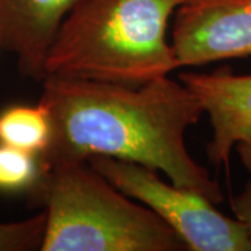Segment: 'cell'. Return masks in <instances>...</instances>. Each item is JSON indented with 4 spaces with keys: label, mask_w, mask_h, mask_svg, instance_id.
Instances as JSON below:
<instances>
[{
    "label": "cell",
    "mask_w": 251,
    "mask_h": 251,
    "mask_svg": "<svg viewBox=\"0 0 251 251\" xmlns=\"http://www.w3.org/2000/svg\"><path fill=\"white\" fill-rule=\"evenodd\" d=\"M44 105L52 135L42 168L110 156L161 171L175 186L197 191L214 204L224 193L209 172L191 158L184 133L205 113L198 97L168 77L143 85L46 75Z\"/></svg>",
    "instance_id": "obj_1"
},
{
    "label": "cell",
    "mask_w": 251,
    "mask_h": 251,
    "mask_svg": "<svg viewBox=\"0 0 251 251\" xmlns=\"http://www.w3.org/2000/svg\"><path fill=\"white\" fill-rule=\"evenodd\" d=\"M188 0H81L59 27L45 77L143 85L180 69L166 41L172 16Z\"/></svg>",
    "instance_id": "obj_2"
},
{
    "label": "cell",
    "mask_w": 251,
    "mask_h": 251,
    "mask_svg": "<svg viewBox=\"0 0 251 251\" xmlns=\"http://www.w3.org/2000/svg\"><path fill=\"white\" fill-rule=\"evenodd\" d=\"M45 212L42 251H184L169 225L87 161L42 168L29 193Z\"/></svg>",
    "instance_id": "obj_3"
},
{
    "label": "cell",
    "mask_w": 251,
    "mask_h": 251,
    "mask_svg": "<svg viewBox=\"0 0 251 251\" xmlns=\"http://www.w3.org/2000/svg\"><path fill=\"white\" fill-rule=\"evenodd\" d=\"M91 166L126 196L140 201L169 225L190 251H251L240 221L216 209L197 191L165 181L148 166L110 156H91Z\"/></svg>",
    "instance_id": "obj_4"
},
{
    "label": "cell",
    "mask_w": 251,
    "mask_h": 251,
    "mask_svg": "<svg viewBox=\"0 0 251 251\" xmlns=\"http://www.w3.org/2000/svg\"><path fill=\"white\" fill-rule=\"evenodd\" d=\"M172 46L180 67L250 57L251 0H188L175 13Z\"/></svg>",
    "instance_id": "obj_5"
},
{
    "label": "cell",
    "mask_w": 251,
    "mask_h": 251,
    "mask_svg": "<svg viewBox=\"0 0 251 251\" xmlns=\"http://www.w3.org/2000/svg\"><path fill=\"white\" fill-rule=\"evenodd\" d=\"M180 81L197 95L209 117L212 137L206 144L208 159L215 166L227 165L236 145L251 140V74L221 69L181 73Z\"/></svg>",
    "instance_id": "obj_6"
},
{
    "label": "cell",
    "mask_w": 251,
    "mask_h": 251,
    "mask_svg": "<svg viewBox=\"0 0 251 251\" xmlns=\"http://www.w3.org/2000/svg\"><path fill=\"white\" fill-rule=\"evenodd\" d=\"M80 1L0 0V46L16 54L24 75L42 81L54 35Z\"/></svg>",
    "instance_id": "obj_7"
},
{
    "label": "cell",
    "mask_w": 251,
    "mask_h": 251,
    "mask_svg": "<svg viewBox=\"0 0 251 251\" xmlns=\"http://www.w3.org/2000/svg\"><path fill=\"white\" fill-rule=\"evenodd\" d=\"M52 135L50 116L38 105H13L0 112V144L28 152H45Z\"/></svg>",
    "instance_id": "obj_8"
},
{
    "label": "cell",
    "mask_w": 251,
    "mask_h": 251,
    "mask_svg": "<svg viewBox=\"0 0 251 251\" xmlns=\"http://www.w3.org/2000/svg\"><path fill=\"white\" fill-rule=\"evenodd\" d=\"M42 173L39 155L0 144V191L29 193Z\"/></svg>",
    "instance_id": "obj_9"
},
{
    "label": "cell",
    "mask_w": 251,
    "mask_h": 251,
    "mask_svg": "<svg viewBox=\"0 0 251 251\" xmlns=\"http://www.w3.org/2000/svg\"><path fill=\"white\" fill-rule=\"evenodd\" d=\"M45 212L18 222H0V251L41 250Z\"/></svg>",
    "instance_id": "obj_10"
},
{
    "label": "cell",
    "mask_w": 251,
    "mask_h": 251,
    "mask_svg": "<svg viewBox=\"0 0 251 251\" xmlns=\"http://www.w3.org/2000/svg\"><path fill=\"white\" fill-rule=\"evenodd\" d=\"M230 208L233 211L234 218L244 226L251 244V180L247 181L240 194L230 200Z\"/></svg>",
    "instance_id": "obj_11"
},
{
    "label": "cell",
    "mask_w": 251,
    "mask_h": 251,
    "mask_svg": "<svg viewBox=\"0 0 251 251\" xmlns=\"http://www.w3.org/2000/svg\"><path fill=\"white\" fill-rule=\"evenodd\" d=\"M234 150L239 153V158H240V161H242L244 169L249 172L251 180V140L239 143L236 145Z\"/></svg>",
    "instance_id": "obj_12"
}]
</instances>
